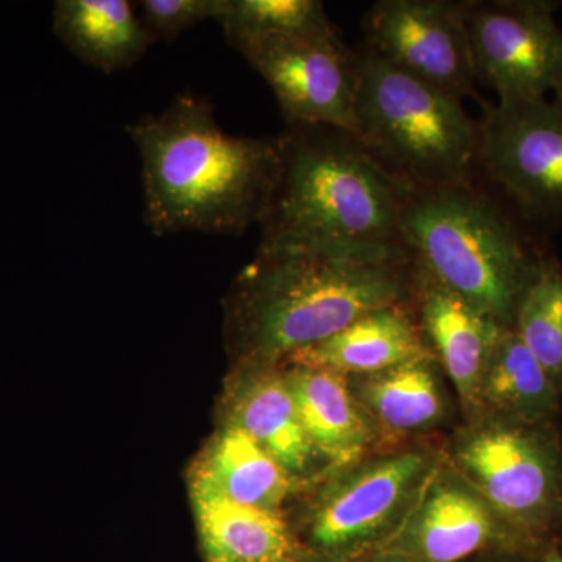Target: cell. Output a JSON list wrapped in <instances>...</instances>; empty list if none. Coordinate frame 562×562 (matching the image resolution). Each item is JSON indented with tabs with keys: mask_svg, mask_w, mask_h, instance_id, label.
<instances>
[{
	"mask_svg": "<svg viewBox=\"0 0 562 562\" xmlns=\"http://www.w3.org/2000/svg\"><path fill=\"white\" fill-rule=\"evenodd\" d=\"M125 132L138 149L144 222L155 236H236L260 225L279 180V136L222 131L210 101L192 92Z\"/></svg>",
	"mask_w": 562,
	"mask_h": 562,
	"instance_id": "obj_2",
	"label": "cell"
},
{
	"mask_svg": "<svg viewBox=\"0 0 562 562\" xmlns=\"http://www.w3.org/2000/svg\"><path fill=\"white\" fill-rule=\"evenodd\" d=\"M553 102L562 110V83L557 88V91L553 92Z\"/></svg>",
	"mask_w": 562,
	"mask_h": 562,
	"instance_id": "obj_28",
	"label": "cell"
},
{
	"mask_svg": "<svg viewBox=\"0 0 562 562\" xmlns=\"http://www.w3.org/2000/svg\"><path fill=\"white\" fill-rule=\"evenodd\" d=\"M560 3L550 0L465 2L476 81L498 99H547L562 83Z\"/></svg>",
	"mask_w": 562,
	"mask_h": 562,
	"instance_id": "obj_9",
	"label": "cell"
},
{
	"mask_svg": "<svg viewBox=\"0 0 562 562\" xmlns=\"http://www.w3.org/2000/svg\"><path fill=\"white\" fill-rule=\"evenodd\" d=\"M203 562H310L286 514L192 501Z\"/></svg>",
	"mask_w": 562,
	"mask_h": 562,
	"instance_id": "obj_18",
	"label": "cell"
},
{
	"mask_svg": "<svg viewBox=\"0 0 562 562\" xmlns=\"http://www.w3.org/2000/svg\"><path fill=\"white\" fill-rule=\"evenodd\" d=\"M414 314L425 342L452 379L465 412L479 414V390L505 327L414 261Z\"/></svg>",
	"mask_w": 562,
	"mask_h": 562,
	"instance_id": "obj_14",
	"label": "cell"
},
{
	"mask_svg": "<svg viewBox=\"0 0 562 562\" xmlns=\"http://www.w3.org/2000/svg\"><path fill=\"white\" fill-rule=\"evenodd\" d=\"M542 562H562L560 549H558V543L554 541L547 547L546 552L542 554Z\"/></svg>",
	"mask_w": 562,
	"mask_h": 562,
	"instance_id": "obj_26",
	"label": "cell"
},
{
	"mask_svg": "<svg viewBox=\"0 0 562 562\" xmlns=\"http://www.w3.org/2000/svg\"><path fill=\"white\" fill-rule=\"evenodd\" d=\"M225 0H143L136 3L139 20L151 41L172 43L202 22L220 20Z\"/></svg>",
	"mask_w": 562,
	"mask_h": 562,
	"instance_id": "obj_24",
	"label": "cell"
},
{
	"mask_svg": "<svg viewBox=\"0 0 562 562\" xmlns=\"http://www.w3.org/2000/svg\"><path fill=\"white\" fill-rule=\"evenodd\" d=\"M413 291L403 244L258 246L225 302L228 346L239 364L280 366Z\"/></svg>",
	"mask_w": 562,
	"mask_h": 562,
	"instance_id": "obj_1",
	"label": "cell"
},
{
	"mask_svg": "<svg viewBox=\"0 0 562 562\" xmlns=\"http://www.w3.org/2000/svg\"><path fill=\"white\" fill-rule=\"evenodd\" d=\"M427 355L432 351L409 302L366 314L330 338L295 351L283 364L358 376L386 371Z\"/></svg>",
	"mask_w": 562,
	"mask_h": 562,
	"instance_id": "obj_17",
	"label": "cell"
},
{
	"mask_svg": "<svg viewBox=\"0 0 562 562\" xmlns=\"http://www.w3.org/2000/svg\"><path fill=\"white\" fill-rule=\"evenodd\" d=\"M280 173L260 222V246L403 244L412 190L361 140L330 125L292 124L279 135Z\"/></svg>",
	"mask_w": 562,
	"mask_h": 562,
	"instance_id": "obj_3",
	"label": "cell"
},
{
	"mask_svg": "<svg viewBox=\"0 0 562 562\" xmlns=\"http://www.w3.org/2000/svg\"><path fill=\"white\" fill-rule=\"evenodd\" d=\"M479 122V176L525 227L562 231V110L547 99H498Z\"/></svg>",
	"mask_w": 562,
	"mask_h": 562,
	"instance_id": "obj_8",
	"label": "cell"
},
{
	"mask_svg": "<svg viewBox=\"0 0 562 562\" xmlns=\"http://www.w3.org/2000/svg\"><path fill=\"white\" fill-rule=\"evenodd\" d=\"M355 61V136L384 171L412 191L479 177V122L461 101L394 68L366 44Z\"/></svg>",
	"mask_w": 562,
	"mask_h": 562,
	"instance_id": "obj_5",
	"label": "cell"
},
{
	"mask_svg": "<svg viewBox=\"0 0 562 562\" xmlns=\"http://www.w3.org/2000/svg\"><path fill=\"white\" fill-rule=\"evenodd\" d=\"M441 461L417 447L322 476L305 512L291 520L308 561L358 562L382 550Z\"/></svg>",
	"mask_w": 562,
	"mask_h": 562,
	"instance_id": "obj_7",
	"label": "cell"
},
{
	"mask_svg": "<svg viewBox=\"0 0 562 562\" xmlns=\"http://www.w3.org/2000/svg\"><path fill=\"white\" fill-rule=\"evenodd\" d=\"M358 562H406L401 560V558L397 557H391V554H384V553H373L371 557L362 558L361 561Z\"/></svg>",
	"mask_w": 562,
	"mask_h": 562,
	"instance_id": "obj_27",
	"label": "cell"
},
{
	"mask_svg": "<svg viewBox=\"0 0 562 562\" xmlns=\"http://www.w3.org/2000/svg\"><path fill=\"white\" fill-rule=\"evenodd\" d=\"M366 46L458 101L476 98L465 2L379 0L362 20Z\"/></svg>",
	"mask_w": 562,
	"mask_h": 562,
	"instance_id": "obj_11",
	"label": "cell"
},
{
	"mask_svg": "<svg viewBox=\"0 0 562 562\" xmlns=\"http://www.w3.org/2000/svg\"><path fill=\"white\" fill-rule=\"evenodd\" d=\"M513 330L562 392V265L547 254L517 303Z\"/></svg>",
	"mask_w": 562,
	"mask_h": 562,
	"instance_id": "obj_22",
	"label": "cell"
},
{
	"mask_svg": "<svg viewBox=\"0 0 562 562\" xmlns=\"http://www.w3.org/2000/svg\"><path fill=\"white\" fill-rule=\"evenodd\" d=\"M476 179L413 191L403 210L402 243L432 279L513 328L520 295L550 250Z\"/></svg>",
	"mask_w": 562,
	"mask_h": 562,
	"instance_id": "obj_4",
	"label": "cell"
},
{
	"mask_svg": "<svg viewBox=\"0 0 562 562\" xmlns=\"http://www.w3.org/2000/svg\"><path fill=\"white\" fill-rule=\"evenodd\" d=\"M217 22L233 47L268 36L336 31L319 0H225Z\"/></svg>",
	"mask_w": 562,
	"mask_h": 562,
	"instance_id": "obj_23",
	"label": "cell"
},
{
	"mask_svg": "<svg viewBox=\"0 0 562 562\" xmlns=\"http://www.w3.org/2000/svg\"><path fill=\"white\" fill-rule=\"evenodd\" d=\"M349 386L382 435L428 431L446 416L435 355L386 371L349 376Z\"/></svg>",
	"mask_w": 562,
	"mask_h": 562,
	"instance_id": "obj_20",
	"label": "cell"
},
{
	"mask_svg": "<svg viewBox=\"0 0 562 562\" xmlns=\"http://www.w3.org/2000/svg\"><path fill=\"white\" fill-rule=\"evenodd\" d=\"M494 552L541 554L528 549L482 495L442 460L412 512L376 553L406 562H464Z\"/></svg>",
	"mask_w": 562,
	"mask_h": 562,
	"instance_id": "obj_12",
	"label": "cell"
},
{
	"mask_svg": "<svg viewBox=\"0 0 562 562\" xmlns=\"http://www.w3.org/2000/svg\"><path fill=\"white\" fill-rule=\"evenodd\" d=\"M558 549H560L561 558H562V535L557 539Z\"/></svg>",
	"mask_w": 562,
	"mask_h": 562,
	"instance_id": "obj_29",
	"label": "cell"
},
{
	"mask_svg": "<svg viewBox=\"0 0 562 562\" xmlns=\"http://www.w3.org/2000/svg\"><path fill=\"white\" fill-rule=\"evenodd\" d=\"M225 401V425L239 428L299 486L330 473L303 427L280 366L239 364Z\"/></svg>",
	"mask_w": 562,
	"mask_h": 562,
	"instance_id": "obj_13",
	"label": "cell"
},
{
	"mask_svg": "<svg viewBox=\"0 0 562 562\" xmlns=\"http://www.w3.org/2000/svg\"><path fill=\"white\" fill-rule=\"evenodd\" d=\"M464 562H542V554L520 552H494Z\"/></svg>",
	"mask_w": 562,
	"mask_h": 562,
	"instance_id": "obj_25",
	"label": "cell"
},
{
	"mask_svg": "<svg viewBox=\"0 0 562 562\" xmlns=\"http://www.w3.org/2000/svg\"><path fill=\"white\" fill-rule=\"evenodd\" d=\"M280 368L306 435L330 471L368 458L382 432L350 391L349 376L305 366Z\"/></svg>",
	"mask_w": 562,
	"mask_h": 562,
	"instance_id": "obj_15",
	"label": "cell"
},
{
	"mask_svg": "<svg viewBox=\"0 0 562 562\" xmlns=\"http://www.w3.org/2000/svg\"><path fill=\"white\" fill-rule=\"evenodd\" d=\"M191 501H225L266 512H281L299 484L249 435L222 425L192 462Z\"/></svg>",
	"mask_w": 562,
	"mask_h": 562,
	"instance_id": "obj_16",
	"label": "cell"
},
{
	"mask_svg": "<svg viewBox=\"0 0 562 562\" xmlns=\"http://www.w3.org/2000/svg\"><path fill=\"white\" fill-rule=\"evenodd\" d=\"M235 49L271 87L286 125H330L355 135L357 61L338 31L268 36Z\"/></svg>",
	"mask_w": 562,
	"mask_h": 562,
	"instance_id": "obj_10",
	"label": "cell"
},
{
	"mask_svg": "<svg viewBox=\"0 0 562 562\" xmlns=\"http://www.w3.org/2000/svg\"><path fill=\"white\" fill-rule=\"evenodd\" d=\"M450 465L535 553L562 528V442L554 422L482 414L454 442Z\"/></svg>",
	"mask_w": 562,
	"mask_h": 562,
	"instance_id": "obj_6",
	"label": "cell"
},
{
	"mask_svg": "<svg viewBox=\"0 0 562 562\" xmlns=\"http://www.w3.org/2000/svg\"><path fill=\"white\" fill-rule=\"evenodd\" d=\"M562 392L513 328L495 344L479 390V416L542 424L554 422Z\"/></svg>",
	"mask_w": 562,
	"mask_h": 562,
	"instance_id": "obj_21",
	"label": "cell"
},
{
	"mask_svg": "<svg viewBox=\"0 0 562 562\" xmlns=\"http://www.w3.org/2000/svg\"><path fill=\"white\" fill-rule=\"evenodd\" d=\"M54 32L79 60L106 76L132 68L155 44L128 0H60Z\"/></svg>",
	"mask_w": 562,
	"mask_h": 562,
	"instance_id": "obj_19",
	"label": "cell"
}]
</instances>
